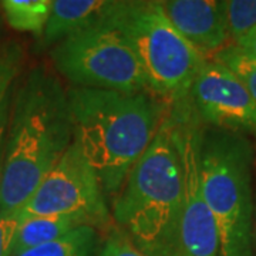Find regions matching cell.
<instances>
[{"label":"cell","instance_id":"1","mask_svg":"<svg viewBox=\"0 0 256 256\" xmlns=\"http://www.w3.org/2000/svg\"><path fill=\"white\" fill-rule=\"evenodd\" d=\"M73 141L112 202L156 138L171 106L151 92L67 90Z\"/></svg>","mask_w":256,"mask_h":256},{"label":"cell","instance_id":"2","mask_svg":"<svg viewBox=\"0 0 256 256\" xmlns=\"http://www.w3.org/2000/svg\"><path fill=\"white\" fill-rule=\"evenodd\" d=\"M73 142L67 92L44 67L33 68L10 107L0 212H18Z\"/></svg>","mask_w":256,"mask_h":256},{"label":"cell","instance_id":"3","mask_svg":"<svg viewBox=\"0 0 256 256\" xmlns=\"http://www.w3.org/2000/svg\"><path fill=\"white\" fill-rule=\"evenodd\" d=\"M184 201L180 132L170 108L111 202L116 226L146 256H175Z\"/></svg>","mask_w":256,"mask_h":256},{"label":"cell","instance_id":"4","mask_svg":"<svg viewBox=\"0 0 256 256\" xmlns=\"http://www.w3.org/2000/svg\"><path fill=\"white\" fill-rule=\"evenodd\" d=\"M254 148L244 134L202 127L200 180L220 238V256H254Z\"/></svg>","mask_w":256,"mask_h":256},{"label":"cell","instance_id":"5","mask_svg":"<svg viewBox=\"0 0 256 256\" xmlns=\"http://www.w3.org/2000/svg\"><path fill=\"white\" fill-rule=\"evenodd\" d=\"M107 22L134 50L150 92L170 106L190 100L192 82L208 58L180 34L160 2L117 0Z\"/></svg>","mask_w":256,"mask_h":256},{"label":"cell","instance_id":"6","mask_svg":"<svg viewBox=\"0 0 256 256\" xmlns=\"http://www.w3.org/2000/svg\"><path fill=\"white\" fill-rule=\"evenodd\" d=\"M50 57L57 73L73 87L130 94L150 92L134 50L107 18L53 46Z\"/></svg>","mask_w":256,"mask_h":256},{"label":"cell","instance_id":"7","mask_svg":"<svg viewBox=\"0 0 256 256\" xmlns=\"http://www.w3.org/2000/svg\"><path fill=\"white\" fill-rule=\"evenodd\" d=\"M22 218L38 215H77L97 229H110L111 210L98 176L72 142L54 168L38 184L20 210Z\"/></svg>","mask_w":256,"mask_h":256},{"label":"cell","instance_id":"8","mask_svg":"<svg viewBox=\"0 0 256 256\" xmlns=\"http://www.w3.org/2000/svg\"><path fill=\"white\" fill-rule=\"evenodd\" d=\"M180 132L184 175V201L175 256H220V238L204 201L200 180L202 126L190 100L171 106Z\"/></svg>","mask_w":256,"mask_h":256},{"label":"cell","instance_id":"9","mask_svg":"<svg viewBox=\"0 0 256 256\" xmlns=\"http://www.w3.org/2000/svg\"><path fill=\"white\" fill-rule=\"evenodd\" d=\"M190 102L204 127L256 132V101L226 66L212 58L192 82Z\"/></svg>","mask_w":256,"mask_h":256},{"label":"cell","instance_id":"10","mask_svg":"<svg viewBox=\"0 0 256 256\" xmlns=\"http://www.w3.org/2000/svg\"><path fill=\"white\" fill-rule=\"evenodd\" d=\"M160 4L171 24L205 58L229 44L222 2L161 0Z\"/></svg>","mask_w":256,"mask_h":256},{"label":"cell","instance_id":"11","mask_svg":"<svg viewBox=\"0 0 256 256\" xmlns=\"http://www.w3.org/2000/svg\"><path fill=\"white\" fill-rule=\"evenodd\" d=\"M117 0H53L42 42L56 46L67 37L78 34L106 22Z\"/></svg>","mask_w":256,"mask_h":256},{"label":"cell","instance_id":"12","mask_svg":"<svg viewBox=\"0 0 256 256\" xmlns=\"http://www.w3.org/2000/svg\"><path fill=\"white\" fill-rule=\"evenodd\" d=\"M84 225H90V222L77 215H38L22 218L13 239L10 256L30 248L54 242Z\"/></svg>","mask_w":256,"mask_h":256},{"label":"cell","instance_id":"13","mask_svg":"<svg viewBox=\"0 0 256 256\" xmlns=\"http://www.w3.org/2000/svg\"><path fill=\"white\" fill-rule=\"evenodd\" d=\"M52 3L50 0H3L0 6L10 28L42 38L52 13Z\"/></svg>","mask_w":256,"mask_h":256},{"label":"cell","instance_id":"14","mask_svg":"<svg viewBox=\"0 0 256 256\" xmlns=\"http://www.w3.org/2000/svg\"><path fill=\"white\" fill-rule=\"evenodd\" d=\"M97 245L98 229L84 225L54 242L30 248L13 256H96Z\"/></svg>","mask_w":256,"mask_h":256},{"label":"cell","instance_id":"15","mask_svg":"<svg viewBox=\"0 0 256 256\" xmlns=\"http://www.w3.org/2000/svg\"><path fill=\"white\" fill-rule=\"evenodd\" d=\"M229 40L235 44L256 28V0H222Z\"/></svg>","mask_w":256,"mask_h":256},{"label":"cell","instance_id":"16","mask_svg":"<svg viewBox=\"0 0 256 256\" xmlns=\"http://www.w3.org/2000/svg\"><path fill=\"white\" fill-rule=\"evenodd\" d=\"M212 60L226 66L246 87L252 98L256 101V60L248 57L240 48L229 43L220 52L210 57Z\"/></svg>","mask_w":256,"mask_h":256},{"label":"cell","instance_id":"17","mask_svg":"<svg viewBox=\"0 0 256 256\" xmlns=\"http://www.w3.org/2000/svg\"><path fill=\"white\" fill-rule=\"evenodd\" d=\"M23 64V52L18 44L9 43L0 50V107L9 97L10 87L18 78Z\"/></svg>","mask_w":256,"mask_h":256},{"label":"cell","instance_id":"18","mask_svg":"<svg viewBox=\"0 0 256 256\" xmlns=\"http://www.w3.org/2000/svg\"><path fill=\"white\" fill-rule=\"evenodd\" d=\"M98 256H146L116 225L108 229Z\"/></svg>","mask_w":256,"mask_h":256},{"label":"cell","instance_id":"19","mask_svg":"<svg viewBox=\"0 0 256 256\" xmlns=\"http://www.w3.org/2000/svg\"><path fill=\"white\" fill-rule=\"evenodd\" d=\"M22 220V214L18 212H0V256H10L13 239Z\"/></svg>","mask_w":256,"mask_h":256},{"label":"cell","instance_id":"20","mask_svg":"<svg viewBox=\"0 0 256 256\" xmlns=\"http://www.w3.org/2000/svg\"><path fill=\"white\" fill-rule=\"evenodd\" d=\"M10 101L3 102L0 107V196H2V181H3V168H4V150H6V137H8V127H9Z\"/></svg>","mask_w":256,"mask_h":256},{"label":"cell","instance_id":"21","mask_svg":"<svg viewBox=\"0 0 256 256\" xmlns=\"http://www.w3.org/2000/svg\"><path fill=\"white\" fill-rule=\"evenodd\" d=\"M235 46L240 48L248 57L256 60V28H252L246 36H244L239 42H236Z\"/></svg>","mask_w":256,"mask_h":256},{"label":"cell","instance_id":"22","mask_svg":"<svg viewBox=\"0 0 256 256\" xmlns=\"http://www.w3.org/2000/svg\"><path fill=\"white\" fill-rule=\"evenodd\" d=\"M256 200V196H255ZM254 256H256V204H255V225H254Z\"/></svg>","mask_w":256,"mask_h":256},{"label":"cell","instance_id":"23","mask_svg":"<svg viewBox=\"0 0 256 256\" xmlns=\"http://www.w3.org/2000/svg\"><path fill=\"white\" fill-rule=\"evenodd\" d=\"M255 134H256V132H255Z\"/></svg>","mask_w":256,"mask_h":256}]
</instances>
